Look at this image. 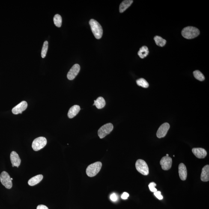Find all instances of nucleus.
<instances>
[{
	"label": "nucleus",
	"mask_w": 209,
	"mask_h": 209,
	"mask_svg": "<svg viewBox=\"0 0 209 209\" xmlns=\"http://www.w3.org/2000/svg\"><path fill=\"white\" fill-rule=\"evenodd\" d=\"M179 174L182 180H185L187 177V168L184 163H181L179 166Z\"/></svg>",
	"instance_id": "obj_14"
},
{
	"label": "nucleus",
	"mask_w": 209,
	"mask_h": 209,
	"mask_svg": "<svg viewBox=\"0 0 209 209\" xmlns=\"http://www.w3.org/2000/svg\"><path fill=\"white\" fill-rule=\"evenodd\" d=\"M155 42L158 46H165L166 43V40L163 39L161 37L158 36H156L154 38Z\"/></svg>",
	"instance_id": "obj_21"
},
{
	"label": "nucleus",
	"mask_w": 209,
	"mask_h": 209,
	"mask_svg": "<svg viewBox=\"0 0 209 209\" xmlns=\"http://www.w3.org/2000/svg\"><path fill=\"white\" fill-rule=\"evenodd\" d=\"M47 143V140L46 138L43 137L36 138L33 141L32 147L33 150L35 151H39L44 148Z\"/></svg>",
	"instance_id": "obj_5"
},
{
	"label": "nucleus",
	"mask_w": 209,
	"mask_h": 209,
	"mask_svg": "<svg viewBox=\"0 0 209 209\" xmlns=\"http://www.w3.org/2000/svg\"><path fill=\"white\" fill-rule=\"evenodd\" d=\"M170 125L168 123H165L159 128L156 133V136L159 138L164 137L170 129Z\"/></svg>",
	"instance_id": "obj_9"
},
{
	"label": "nucleus",
	"mask_w": 209,
	"mask_h": 209,
	"mask_svg": "<svg viewBox=\"0 0 209 209\" xmlns=\"http://www.w3.org/2000/svg\"><path fill=\"white\" fill-rule=\"evenodd\" d=\"M106 101L102 97L98 98L97 100H94V103L93 106H95L98 109H101L106 106Z\"/></svg>",
	"instance_id": "obj_19"
},
{
	"label": "nucleus",
	"mask_w": 209,
	"mask_h": 209,
	"mask_svg": "<svg viewBox=\"0 0 209 209\" xmlns=\"http://www.w3.org/2000/svg\"><path fill=\"white\" fill-rule=\"evenodd\" d=\"M37 209H49L47 207L43 204H40L38 206Z\"/></svg>",
	"instance_id": "obj_30"
},
{
	"label": "nucleus",
	"mask_w": 209,
	"mask_h": 209,
	"mask_svg": "<svg viewBox=\"0 0 209 209\" xmlns=\"http://www.w3.org/2000/svg\"><path fill=\"white\" fill-rule=\"evenodd\" d=\"M129 196V194L127 192H124L121 195V198L123 199H127Z\"/></svg>",
	"instance_id": "obj_29"
},
{
	"label": "nucleus",
	"mask_w": 209,
	"mask_h": 209,
	"mask_svg": "<svg viewBox=\"0 0 209 209\" xmlns=\"http://www.w3.org/2000/svg\"><path fill=\"white\" fill-rule=\"evenodd\" d=\"M136 83L139 86L143 87L144 88H148L149 87V84L147 81L143 78H140L136 81Z\"/></svg>",
	"instance_id": "obj_23"
},
{
	"label": "nucleus",
	"mask_w": 209,
	"mask_h": 209,
	"mask_svg": "<svg viewBox=\"0 0 209 209\" xmlns=\"http://www.w3.org/2000/svg\"><path fill=\"white\" fill-rule=\"evenodd\" d=\"M192 152L194 155L198 159H204L207 154V151L203 148H193L192 149Z\"/></svg>",
	"instance_id": "obj_13"
},
{
	"label": "nucleus",
	"mask_w": 209,
	"mask_h": 209,
	"mask_svg": "<svg viewBox=\"0 0 209 209\" xmlns=\"http://www.w3.org/2000/svg\"><path fill=\"white\" fill-rule=\"evenodd\" d=\"M154 195L159 200H162L163 199V197L161 195V192L159 191H157L156 192H154Z\"/></svg>",
	"instance_id": "obj_27"
},
{
	"label": "nucleus",
	"mask_w": 209,
	"mask_h": 209,
	"mask_svg": "<svg viewBox=\"0 0 209 209\" xmlns=\"http://www.w3.org/2000/svg\"><path fill=\"white\" fill-rule=\"evenodd\" d=\"M193 74L195 79L201 82L204 81L205 79L204 75L199 70H196L194 71Z\"/></svg>",
	"instance_id": "obj_24"
},
{
	"label": "nucleus",
	"mask_w": 209,
	"mask_h": 209,
	"mask_svg": "<svg viewBox=\"0 0 209 209\" xmlns=\"http://www.w3.org/2000/svg\"><path fill=\"white\" fill-rule=\"evenodd\" d=\"M200 34V31L197 28L193 26H187L182 31V34L185 38L191 39L198 37Z\"/></svg>",
	"instance_id": "obj_1"
},
{
	"label": "nucleus",
	"mask_w": 209,
	"mask_h": 209,
	"mask_svg": "<svg viewBox=\"0 0 209 209\" xmlns=\"http://www.w3.org/2000/svg\"><path fill=\"white\" fill-rule=\"evenodd\" d=\"M0 180L1 183L7 189H11L13 186L11 178L8 173L6 171H3L0 175Z\"/></svg>",
	"instance_id": "obj_7"
},
{
	"label": "nucleus",
	"mask_w": 209,
	"mask_h": 209,
	"mask_svg": "<svg viewBox=\"0 0 209 209\" xmlns=\"http://www.w3.org/2000/svg\"><path fill=\"white\" fill-rule=\"evenodd\" d=\"M156 186V184L154 182H151L149 184L148 187L151 192H155L157 191V189L155 188Z\"/></svg>",
	"instance_id": "obj_26"
},
{
	"label": "nucleus",
	"mask_w": 209,
	"mask_h": 209,
	"mask_svg": "<svg viewBox=\"0 0 209 209\" xmlns=\"http://www.w3.org/2000/svg\"><path fill=\"white\" fill-rule=\"evenodd\" d=\"M48 49V42L47 41L44 42L43 43L42 49L41 52V56L42 58H44L46 57Z\"/></svg>",
	"instance_id": "obj_25"
},
{
	"label": "nucleus",
	"mask_w": 209,
	"mask_h": 209,
	"mask_svg": "<svg viewBox=\"0 0 209 209\" xmlns=\"http://www.w3.org/2000/svg\"><path fill=\"white\" fill-rule=\"evenodd\" d=\"M43 179V176L41 174L35 176L28 180V184L30 186H35L41 182Z\"/></svg>",
	"instance_id": "obj_17"
},
{
	"label": "nucleus",
	"mask_w": 209,
	"mask_h": 209,
	"mask_svg": "<svg viewBox=\"0 0 209 209\" xmlns=\"http://www.w3.org/2000/svg\"><path fill=\"white\" fill-rule=\"evenodd\" d=\"M110 199L112 201L115 202V201H117V199H118V197H117L116 194L115 193H112L111 195Z\"/></svg>",
	"instance_id": "obj_28"
},
{
	"label": "nucleus",
	"mask_w": 209,
	"mask_h": 209,
	"mask_svg": "<svg viewBox=\"0 0 209 209\" xmlns=\"http://www.w3.org/2000/svg\"><path fill=\"white\" fill-rule=\"evenodd\" d=\"M10 159L12 164V167H18L20 165L21 160L19 155L16 152L12 151L10 155Z\"/></svg>",
	"instance_id": "obj_12"
},
{
	"label": "nucleus",
	"mask_w": 209,
	"mask_h": 209,
	"mask_svg": "<svg viewBox=\"0 0 209 209\" xmlns=\"http://www.w3.org/2000/svg\"><path fill=\"white\" fill-rule=\"evenodd\" d=\"M166 156H168V154H167Z\"/></svg>",
	"instance_id": "obj_31"
},
{
	"label": "nucleus",
	"mask_w": 209,
	"mask_h": 209,
	"mask_svg": "<svg viewBox=\"0 0 209 209\" xmlns=\"http://www.w3.org/2000/svg\"><path fill=\"white\" fill-rule=\"evenodd\" d=\"M133 2V1L132 0H126V1H123L120 5L119 11L120 13H122L125 11L129 7L131 6Z\"/></svg>",
	"instance_id": "obj_18"
},
{
	"label": "nucleus",
	"mask_w": 209,
	"mask_h": 209,
	"mask_svg": "<svg viewBox=\"0 0 209 209\" xmlns=\"http://www.w3.org/2000/svg\"><path fill=\"white\" fill-rule=\"evenodd\" d=\"M11 180H13V178H11Z\"/></svg>",
	"instance_id": "obj_32"
},
{
	"label": "nucleus",
	"mask_w": 209,
	"mask_h": 209,
	"mask_svg": "<svg viewBox=\"0 0 209 209\" xmlns=\"http://www.w3.org/2000/svg\"><path fill=\"white\" fill-rule=\"evenodd\" d=\"M102 165L101 162H97L89 165L86 169L87 175L89 177L95 176L100 172Z\"/></svg>",
	"instance_id": "obj_3"
},
{
	"label": "nucleus",
	"mask_w": 209,
	"mask_h": 209,
	"mask_svg": "<svg viewBox=\"0 0 209 209\" xmlns=\"http://www.w3.org/2000/svg\"><path fill=\"white\" fill-rule=\"evenodd\" d=\"M172 163V159L168 156H164L160 161V164L162 169L164 171H168L171 169Z\"/></svg>",
	"instance_id": "obj_8"
},
{
	"label": "nucleus",
	"mask_w": 209,
	"mask_h": 209,
	"mask_svg": "<svg viewBox=\"0 0 209 209\" xmlns=\"http://www.w3.org/2000/svg\"><path fill=\"white\" fill-rule=\"evenodd\" d=\"M201 180L203 182H207L209 180V166L207 165L202 168L201 175Z\"/></svg>",
	"instance_id": "obj_16"
},
{
	"label": "nucleus",
	"mask_w": 209,
	"mask_h": 209,
	"mask_svg": "<svg viewBox=\"0 0 209 209\" xmlns=\"http://www.w3.org/2000/svg\"><path fill=\"white\" fill-rule=\"evenodd\" d=\"M136 168L137 170L143 175H147L149 173L148 165L145 161L139 159L136 163Z\"/></svg>",
	"instance_id": "obj_4"
},
{
	"label": "nucleus",
	"mask_w": 209,
	"mask_h": 209,
	"mask_svg": "<svg viewBox=\"0 0 209 209\" xmlns=\"http://www.w3.org/2000/svg\"><path fill=\"white\" fill-rule=\"evenodd\" d=\"M81 110L80 106L78 105H74L69 110L68 113V117L69 118L72 119L77 115Z\"/></svg>",
	"instance_id": "obj_15"
},
{
	"label": "nucleus",
	"mask_w": 209,
	"mask_h": 209,
	"mask_svg": "<svg viewBox=\"0 0 209 209\" xmlns=\"http://www.w3.org/2000/svg\"><path fill=\"white\" fill-rule=\"evenodd\" d=\"M89 24L94 37L97 39L101 38L103 35V31L100 23L94 19H91L90 21Z\"/></svg>",
	"instance_id": "obj_2"
},
{
	"label": "nucleus",
	"mask_w": 209,
	"mask_h": 209,
	"mask_svg": "<svg viewBox=\"0 0 209 209\" xmlns=\"http://www.w3.org/2000/svg\"><path fill=\"white\" fill-rule=\"evenodd\" d=\"M149 53L148 47L147 46H144L141 47L138 51V55L140 58H144L148 55Z\"/></svg>",
	"instance_id": "obj_20"
},
{
	"label": "nucleus",
	"mask_w": 209,
	"mask_h": 209,
	"mask_svg": "<svg viewBox=\"0 0 209 209\" xmlns=\"http://www.w3.org/2000/svg\"><path fill=\"white\" fill-rule=\"evenodd\" d=\"M80 70V66L78 64H75L70 69L67 74V78L70 80L74 79L79 73Z\"/></svg>",
	"instance_id": "obj_10"
},
{
	"label": "nucleus",
	"mask_w": 209,
	"mask_h": 209,
	"mask_svg": "<svg viewBox=\"0 0 209 209\" xmlns=\"http://www.w3.org/2000/svg\"><path fill=\"white\" fill-rule=\"evenodd\" d=\"M27 103L25 101H22L12 109V112L15 115L19 114H22L23 111H25L27 107Z\"/></svg>",
	"instance_id": "obj_11"
},
{
	"label": "nucleus",
	"mask_w": 209,
	"mask_h": 209,
	"mask_svg": "<svg viewBox=\"0 0 209 209\" xmlns=\"http://www.w3.org/2000/svg\"><path fill=\"white\" fill-rule=\"evenodd\" d=\"M113 128V125L111 123L104 125L99 129L98 132L99 137L100 139L105 137L107 135H109L112 131Z\"/></svg>",
	"instance_id": "obj_6"
},
{
	"label": "nucleus",
	"mask_w": 209,
	"mask_h": 209,
	"mask_svg": "<svg viewBox=\"0 0 209 209\" xmlns=\"http://www.w3.org/2000/svg\"><path fill=\"white\" fill-rule=\"evenodd\" d=\"M54 23L58 27H61L62 22V18L61 16L58 14L55 15L54 17Z\"/></svg>",
	"instance_id": "obj_22"
}]
</instances>
